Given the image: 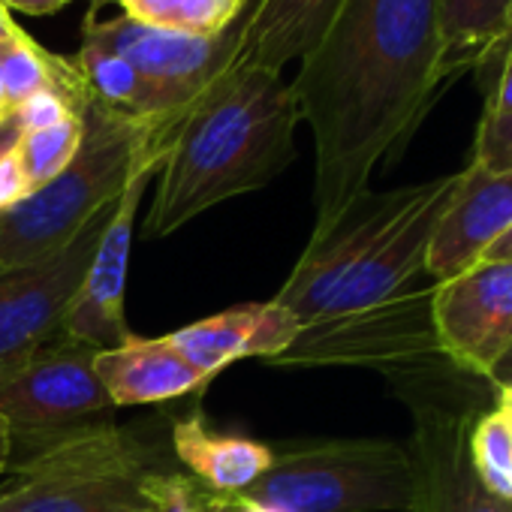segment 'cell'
Masks as SVG:
<instances>
[{
	"label": "cell",
	"instance_id": "15",
	"mask_svg": "<svg viewBox=\"0 0 512 512\" xmlns=\"http://www.w3.org/2000/svg\"><path fill=\"white\" fill-rule=\"evenodd\" d=\"M97 377L112 395L115 407L163 404L190 392H202L214 377L193 368L175 344L166 338L130 335L112 350H100L94 359Z\"/></svg>",
	"mask_w": 512,
	"mask_h": 512
},
{
	"label": "cell",
	"instance_id": "22",
	"mask_svg": "<svg viewBox=\"0 0 512 512\" xmlns=\"http://www.w3.org/2000/svg\"><path fill=\"white\" fill-rule=\"evenodd\" d=\"M470 163H476V166H482L488 172L512 169V112L509 115H494V118L482 115Z\"/></svg>",
	"mask_w": 512,
	"mask_h": 512
},
{
	"label": "cell",
	"instance_id": "6",
	"mask_svg": "<svg viewBox=\"0 0 512 512\" xmlns=\"http://www.w3.org/2000/svg\"><path fill=\"white\" fill-rule=\"evenodd\" d=\"M97 353L61 335L0 371V419L13 434V458L115 422L118 407L97 377Z\"/></svg>",
	"mask_w": 512,
	"mask_h": 512
},
{
	"label": "cell",
	"instance_id": "13",
	"mask_svg": "<svg viewBox=\"0 0 512 512\" xmlns=\"http://www.w3.org/2000/svg\"><path fill=\"white\" fill-rule=\"evenodd\" d=\"M512 226V169L488 172L470 163L437 220L425 275L443 284L473 269L485 250Z\"/></svg>",
	"mask_w": 512,
	"mask_h": 512
},
{
	"label": "cell",
	"instance_id": "34",
	"mask_svg": "<svg viewBox=\"0 0 512 512\" xmlns=\"http://www.w3.org/2000/svg\"><path fill=\"white\" fill-rule=\"evenodd\" d=\"M112 4H118V7H121V0H88V7H91L88 13H91V16H97V10L112 7Z\"/></svg>",
	"mask_w": 512,
	"mask_h": 512
},
{
	"label": "cell",
	"instance_id": "21",
	"mask_svg": "<svg viewBox=\"0 0 512 512\" xmlns=\"http://www.w3.org/2000/svg\"><path fill=\"white\" fill-rule=\"evenodd\" d=\"M470 452L482 482L497 497L512 500V425L497 407L476 419Z\"/></svg>",
	"mask_w": 512,
	"mask_h": 512
},
{
	"label": "cell",
	"instance_id": "16",
	"mask_svg": "<svg viewBox=\"0 0 512 512\" xmlns=\"http://www.w3.org/2000/svg\"><path fill=\"white\" fill-rule=\"evenodd\" d=\"M341 4L344 0H260L244 13L235 64L281 73L320 46Z\"/></svg>",
	"mask_w": 512,
	"mask_h": 512
},
{
	"label": "cell",
	"instance_id": "4",
	"mask_svg": "<svg viewBox=\"0 0 512 512\" xmlns=\"http://www.w3.org/2000/svg\"><path fill=\"white\" fill-rule=\"evenodd\" d=\"M154 470H169L163 452L106 422L13 458L0 512H151L142 485Z\"/></svg>",
	"mask_w": 512,
	"mask_h": 512
},
{
	"label": "cell",
	"instance_id": "30",
	"mask_svg": "<svg viewBox=\"0 0 512 512\" xmlns=\"http://www.w3.org/2000/svg\"><path fill=\"white\" fill-rule=\"evenodd\" d=\"M10 461H13V434H10L7 422L0 419V473L10 470Z\"/></svg>",
	"mask_w": 512,
	"mask_h": 512
},
{
	"label": "cell",
	"instance_id": "17",
	"mask_svg": "<svg viewBox=\"0 0 512 512\" xmlns=\"http://www.w3.org/2000/svg\"><path fill=\"white\" fill-rule=\"evenodd\" d=\"M169 440L175 458L211 494H244L275 458L269 443L214 431L202 413L178 419Z\"/></svg>",
	"mask_w": 512,
	"mask_h": 512
},
{
	"label": "cell",
	"instance_id": "35",
	"mask_svg": "<svg viewBox=\"0 0 512 512\" xmlns=\"http://www.w3.org/2000/svg\"><path fill=\"white\" fill-rule=\"evenodd\" d=\"M509 509H512V500H509Z\"/></svg>",
	"mask_w": 512,
	"mask_h": 512
},
{
	"label": "cell",
	"instance_id": "24",
	"mask_svg": "<svg viewBox=\"0 0 512 512\" xmlns=\"http://www.w3.org/2000/svg\"><path fill=\"white\" fill-rule=\"evenodd\" d=\"M73 115H79V112L73 109V103L64 94H58V91H40L31 100H25L13 112L10 121H13V127L19 133H34V130H46L52 124H61V121H67Z\"/></svg>",
	"mask_w": 512,
	"mask_h": 512
},
{
	"label": "cell",
	"instance_id": "3",
	"mask_svg": "<svg viewBox=\"0 0 512 512\" xmlns=\"http://www.w3.org/2000/svg\"><path fill=\"white\" fill-rule=\"evenodd\" d=\"M178 127L136 121L91 100L82 109V145L73 163L0 214V269L31 266L61 253L109 208L145 163L166 160Z\"/></svg>",
	"mask_w": 512,
	"mask_h": 512
},
{
	"label": "cell",
	"instance_id": "12",
	"mask_svg": "<svg viewBox=\"0 0 512 512\" xmlns=\"http://www.w3.org/2000/svg\"><path fill=\"white\" fill-rule=\"evenodd\" d=\"M157 172H160V163L139 166L133 172V178L127 181L124 193L118 196V202L106 220V229L97 241V250L91 256L82 290L64 317L67 338L82 341L94 350H112L133 335L124 320L127 269H130L136 214H139L145 190Z\"/></svg>",
	"mask_w": 512,
	"mask_h": 512
},
{
	"label": "cell",
	"instance_id": "28",
	"mask_svg": "<svg viewBox=\"0 0 512 512\" xmlns=\"http://www.w3.org/2000/svg\"><path fill=\"white\" fill-rule=\"evenodd\" d=\"M25 28L13 19V13L7 10V4L4 0H0V46L4 43H10V40H16L19 34H22Z\"/></svg>",
	"mask_w": 512,
	"mask_h": 512
},
{
	"label": "cell",
	"instance_id": "11",
	"mask_svg": "<svg viewBox=\"0 0 512 512\" xmlns=\"http://www.w3.org/2000/svg\"><path fill=\"white\" fill-rule=\"evenodd\" d=\"M434 329L443 356L488 377L512 344V263H476L434 287Z\"/></svg>",
	"mask_w": 512,
	"mask_h": 512
},
{
	"label": "cell",
	"instance_id": "10",
	"mask_svg": "<svg viewBox=\"0 0 512 512\" xmlns=\"http://www.w3.org/2000/svg\"><path fill=\"white\" fill-rule=\"evenodd\" d=\"M115 202L49 260L0 269V371L64 335V317L82 290Z\"/></svg>",
	"mask_w": 512,
	"mask_h": 512
},
{
	"label": "cell",
	"instance_id": "8",
	"mask_svg": "<svg viewBox=\"0 0 512 512\" xmlns=\"http://www.w3.org/2000/svg\"><path fill=\"white\" fill-rule=\"evenodd\" d=\"M244 13L220 34H178L130 16L97 19L88 13L82 40L121 55L142 85V118L181 127L190 106L235 64Z\"/></svg>",
	"mask_w": 512,
	"mask_h": 512
},
{
	"label": "cell",
	"instance_id": "5",
	"mask_svg": "<svg viewBox=\"0 0 512 512\" xmlns=\"http://www.w3.org/2000/svg\"><path fill=\"white\" fill-rule=\"evenodd\" d=\"M241 497L284 512H413L407 446L389 440H293Z\"/></svg>",
	"mask_w": 512,
	"mask_h": 512
},
{
	"label": "cell",
	"instance_id": "2",
	"mask_svg": "<svg viewBox=\"0 0 512 512\" xmlns=\"http://www.w3.org/2000/svg\"><path fill=\"white\" fill-rule=\"evenodd\" d=\"M299 124L281 73L232 64L175 133L157 172L148 235L163 238L232 196L269 187L296 160Z\"/></svg>",
	"mask_w": 512,
	"mask_h": 512
},
{
	"label": "cell",
	"instance_id": "14",
	"mask_svg": "<svg viewBox=\"0 0 512 512\" xmlns=\"http://www.w3.org/2000/svg\"><path fill=\"white\" fill-rule=\"evenodd\" d=\"M299 335V320L272 302H250L169 335L175 350L202 374L217 377L238 359H278Z\"/></svg>",
	"mask_w": 512,
	"mask_h": 512
},
{
	"label": "cell",
	"instance_id": "27",
	"mask_svg": "<svg viewBox=\"0 0 512 512\" xmlns=\"http://www.w3.org/2000/svg\"><path fill=\"white\" fill-rule=\"evenodd\" d=\"M479 263H512V226L485 250V256Z\"/></svg>",
	"mask_w": 512,
	"mask_h": 512
},
{
	"label": "cell",
	"instance_id": "32",
	"mask_svg": "<svg viewBox=\"0 0 512 512\" xmlns=\"http://www.w3.org/2000/svg\"><path fill=\"white\" fill-rule=\"evenodd\" d=\"M506 419H509V425H512V386H506V389H497V404H494Z\"/></svg>",
	"mask_w": 512,
	"mask_h": 512
},
{
	"label": "cell",
	"instance_id": "26",
	"mask_svg": "<svg viewBox=\"0 0 512 512\" xmlns=\"http://www.w3.org/2000/svg\"><path fill=\"white\" fill-rule=\"evenodd\" d=\"M494 389H506V386H512V344L506 347V353L494 362V368L488 371V377H485Z\"/></svg>",
	"mask_w": 512,
	"mask_h": 512
},
{
	"label": "cell",
	"instance_id": "9",
	"mask_svg": "<svg viewBox=\"0 0 512 512\" xmlns=\"http://www.w3.org/2000/svg\"><path fill=\"white\" fill-rule=\"evenodd\" d=\"M434 371L392 380L395 392L413 410V443L407 446L416 473L413 512H512L479 476L470 452V434L479 413L473 404L431 392Z\"/></svg>",
	"mask_w": 512,
	"mask_h": 512
},
{
	"label": "cell",
	"instance_id": "23",
	"mask_svg": "<svg viewBox=\"0 0 512 512\" xmlns=\"http://www.w3.org/2000/svg\"><path fill=\"white\" fill-rule=\"evenodd\" d=\"M16 139H19V130L13 127V121H7L0 127V214L16 208L34 193L25 175V166L19 160Z\"/></svg>",
	"mask_w": 512,
	"mask_h": 512
},
{
	"label": "cell",
	"instance_id": "31",
	"mask_svg": "<svg viewBox=\"0 0 512 512\" xmlns=\"http://www.w3.org/2000/svg\"><path fill=\"white\" fill-rule=\"evenodd\" d=\"M199 512H229V503H226L223 494H211L205 488V500H202V509Z\"/></svg>",
	"mask_w": 512,
	"mask_h": 512
},
{
	"label": "cell",
	"instance_id": "29",
	"mask_svg": "<svg viewBox=\"0 0 512 512\" xmlns=\"http://www.w3.org/2000/svg\"><path fill=\"white\" fill-rule=\"evenodd\" d=\"M226 503H229V512H284L278 506H266V503H253L241 494H223Z\"/></svg>",
	"mask_w": 512,
	"mask_h": 512
},
{
	"label": "cell",
	"instance_id": "33",
	"mask_svg": "<svg viewBox=\"0 0 512 512\" xmlns=\"http://www.w3.org/2000/svg\"><path fill=\"white\" fill-rule=\"evenodd\" d=\"M10 118H13V109H10V103H7V94H4V79H0V127H4Z\"/></svg>",
	"mask_w": 512,
	"mask_h": 512
},
{
	"label": "cell",
	"instance_id": "18",
	"mask_svg": "<svg viewBox=\"0 0 512 512\" xmlns=\"http://www.w3.org/2000/svg\"><path fill=\"white\" fill-rule=\"evenodd\" d=\"M446 82L476 73L512 37V0H437Z\"/></svg>",
	"mask_w": 512,
	"mask_h": 512
},
{
	"label": "cell",
	"instance_id": "20",
	"mask_svg": "<svg viewBox=\"0 0 512 512\" xmlns=\"http://www.w3.org/2000/svg\"><path fill=\"white\" fill-rule=\"evenodd\" d=\"M79 145H82V115H73L46 130L19 133L16 151L31 181V190H40L43 184L58 178L73 163Z\"/></svg>",
	"mask_w": 512,
	"mask_h": 512
},
{
	"label": "cell",
	"instance_id": "7",
	"mask_svg": "<svg viewBox=\"0 0 512 512\" xmlns=\"http://www.w3.org/2000/svg\"><path fill=\"white\" fill-rule=\"evenodd\" d=\"M434 287H410L407 293L335 320L299 326L296 341L272 359L278 368H374L392 380L434 371L446 359L434 329ZM449 362V359H446Z\"/></svg>",
	"mask_w": 512,
	"mask_h": 512
},
{
	"label": "cell",
	"instance_id": "25",
	"mask_svg": "<svg viewBox=\"0 0 512 512\" xmlns=\"http://www.w3.org/2000/svg\"><path fill=\"white\" fill-rule=\"evenodd\" d=\"M10 13H25V16H52L58 10H64L67 4H73V0H4Z\"/></svg>",
	"mask_w": 512,
	"mask_h": 512
},
{
	"label": "cell",
	"instance_id": "1",
	"mask_svg": "<svg viewBox=\"0 0 512 512\" xmlns=\"http://www.w3.org/2000/svg\"><path fill=\"white\" fill-rule=\"evenodd\" d=\"M446 85L437 0H344L290 82L317 154L314 232L368 190Z\"/></svg>",
	"mask_w": 512,
	"mask_h": 512
},
{
	"label": "cell",
	"instance_id": "19",
	"mask_svg": "<svg viewBox=\"0 0 512 512\" xmlns=\"http://www.w3.org/2000/svg\"><path fill=\"white\" fill-rule=\"evenodd\" d=\"M247 0H121L124 16L178 34H220L241 13Z\"/></svg>",
	"mask_w": 512,
	"mask_h": 512
}]
</instances>
